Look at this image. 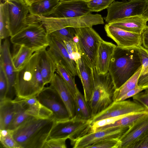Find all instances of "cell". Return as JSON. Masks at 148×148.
I'll return each mask as SVG.
<instances>
[{
  "instance_id": "d6986e66",
  "label": "cell",
  "mask_w": 148,
  "mask_h": 148,
  "mask_svg": "<svg viewBox=\"0 0 148 148\" xmlns=\"http://www.w3.org/2000/svg\"><path fill=\"white\" fill-rule=\"evenodd\" d=\"M51 86L58 92L71 118L76 116L74 98L66 83L57 73H55L50 82Z\"/></svg>"
},
{
  "instance_id": "7bdbcfd3",
  "label": "cell",
  "mask_w": 148,
  "mask_h": 148,
  "mask_svg": "<svg viewBox=\"0 0 148 148\" xmlns=\"http://www.w3.org/2000/svg\"><path fill=\"white\" fill-rule=\"evenodd\" d=\"M131 148H148V133L135 142Z\"/></svg>"
},
{
  "instance_id": "ab89813d",
  "label": "cell",
  "mask_w": 148,
  "mask_h": 148,
  "mask_svg": "<svg viewBox=\"0 0 148 148\" xmlns=\"http://www.w3.org/2000/svg\"><path fill=\"white\" fill-rule=\"evenodd\" d=\"M8 90V80L3 66L0 64V101L6 98Z\"/></svg>"
},
{
  "instance_id": "f1b7e54d",
  "label": "cell",
  "mask_w": 148,
  "mask_h": 148,
  "mask_svg": "<svg viewBox=\"0 0 148 148\" xmlns=\"http://www.w3.org/2000/svg\"><path fill=\"white\" fill-rule=\"evenodd\" d=\"M76 116L78 118L89 120L92 117L89 106L83 96L78 90L74 97Z\"/></svg>"
},
{
  "instance_id": "7c38bea8",
  "label": "cell",
  "mask_w": 148,
  "mask_h": 148,
  "mask_svg": "<svg viewBox=\"0 0 148 148\" xmlns=\"http://www.w3.org/2000/svg\"><path fill=\"white\" fill-rule=\"evenodd\" d=\"M36 97L41 104L52 112L56 121L71 118L58 92L50 86L44 87Z\"/></svg>"
},
{
  "instance_id": "2e32d148",
  "label": "cell",
  "mask_w": 148,
  "mask_h": 148,
  "mask_svg": "<svg viewBox=\"0 0 148 148\" xmlns=\"http://www.w3.org/2000/svg\"><path fill=\"white\" fill-rule=\"evenodd\" d=\"M104 29L107 36L115 41L118 46L131 47L142 45L141 34L129 32L108 23L105 25Z\"/></svg>"
},
{
  "instance_id": "9a60e30c",
  "label": "cell",
  "mask_w": 148,
  "mask_h": 148,
  "mask_svg": "<svg viewBox=\"0 0 148 148\" xmlns=\"http://www.w3.org/2000/svg\"><path fill=\"white\" fill-rule=\"evenodd\" d=\"M0 41V64L3 66L8 83L6 98L12 99L16 95L14 85L16 72L12 61L8 40L5 39L2 44Z\"/></svg>"
},
{
  "instance_id": "4316f807",
  "label": "cell",
  "mask_w": 148,
  "mask_h": 148,
  "mask_svg": "<svg viewBox=\"0 0 148 148\" xmlns=\"http://www.w3.org/2000/svg\"><path fill=\"white\" fill-rule=\"evenodd\" d=\"M14 45L11 55L13 64L16 72L25 64L35 52L23 46Z\"/></svg>"
},
{
  "instance_id": "4fadbf2b",
  "label": "cell",
  "mask_w": 148,
  "mask_h": 148,
  "mask_svg": "<svg viewBox=\"0 0 148 148\" xmlns=\"http://www.w3.org/2000/svg\"><path fill=\"white\" fill-rule=\"evenodd\" d=\"M48 35L49 45L47 51L56 64L61 63L73 75L78 76L76 63L70 57L63 42Z\"/></svg>"
},
{
  "instance_id": "f6af8a7d",
  "label": "cell",
  "mask_w": 148,
  "mask_h": 148,
  "mask_svg": "<svg viewBox=\"0 0 148 148\" xmlns=\"http://www.w3.org/2000/svg\"><path fill=\"white\" fill-rule=\"evenodd\" d=\"M144 90L145 89L141 87H138L133 89L127 92L123 95L119 101L125 100L129 98L132 97L133 96L135 95Z\"/></svg>"
},
{
  "instance_id": "74e56055",
  "label": "cell",
  "mask_w": 148,
  "mask_h": 148,
  "mask_svg": "<svg viewBox=\"0 0 148 148\" xmlns=\"http://www.w3.org/2000/svg\"><path fill=\"white\" fill-rule=\"evenodd\" d=\"M120 144L119 138H109L96 142L88 148H119Z\"/></svg>"
},
{
  "instance_id": "603a6c76",
  "label": "cell",
  "mask_w": 148,
  "mask_h": 148,
  "mask_svg": "<svg viewBox=\"0 0 148 148\" xmlns=\"http://www.w3.org/2000/svg\"><path fill=\"white\" fill-rule=\"evenodd\" d=\"M147 21L142 15H136L108 24L129 32L141 34Z\"/></svg>"
},
{
  "instance_id": "8d00e7d4",
  "label": "cell",
  "mask_w": 148,
  "mask_h": 148,
  "mask_svg": "<svg viewBox=\"0 0 148 148\" xmlns=\"http://www.w3.org/2000/svg\"><path fill=\"white\" fill-rule=\"evenodd\" d=\"M71 58L77 65L78 60L81 57L76 42L73 39L69 41L62 42Z\"/></svg>"
},
{
  "instance_id": "30bf717a",
  "label": "cell",
  "mask_w": 148,
  "mask_h": 148,
  "mask_svg": "<svg viewBox=\"0 0 148 148\" xmlns=\"http://www.w3.org/2000/svg\"><path fill=\"white\" fill-rule=\"evenodd\" d=\"M148 108L141 103L133 100L114 101L105 109L92 117L91 124L107 118L129 114L148 113Z\"/></svg>"
},
{
  "instance_id": "ee69618b",
  "label": "cell",
  "mask_w": 148,
  "mask_h": 148,
  "mask_svg": "<svg viewBox=\"0 0 148 148\" xmlns=\"http://www.w3.org/2000/svg\"><path fill=\"white\" fill-rule=\"evenodd\" d=\"M142 45L148 50V25H146L141 33Z\"/></svg>"
},
{
  "instance_id": "484cf974",
  "label": "cell",
  "mask_w": 148,
  "mask_h": 148,
  "mask_svg": "<svg viewBox=\"0 0 148 148\" xmlns=\"http://www.w3.org/2000/svg\"><path fill=\"white\" fill-rule=\"evenodd\" d=\"M15 111V103L13 100L6 98L0 101V130L7 129Z\"/></svg>"
},
{
  "instance_id": "1f68e13d",
  "label": "cell",
  "mask_w": 148,
  "mask_h": 148,
  "mask_svg": "<svg viewBox=\"0 0 148 148\" xmlns=\"http://www.w3.org/2000/svg\"><path fill=\"white\" fill-rule=\"evenodd\" d=\"M141 69L142 67L120 87L116 90L114 94V101H119L127 92L139 87L138 81Z\"/></svg>"
},
{
  "instance_id": "f35d334b",
  "label": "cell",
  "mask_w": 148,
  "mask_h": 148,
  "mask_svg": "<svg viewBox=\"0 0 148 148\" xmlns=\"http://www.w3.org/2000/svg\"><path fill=\"white\" fill-rule=\"evenodd\" d=\"M115 0H90L87 1L88 7L91 12H99L107 8Z\"/></svg>"
},
{
  "instance_id": "4dcf8cb0",
  "label": "cell",
  "mask_w": 148,
  "mask_h": 148,
  "mask_svg": "<svg viewBox=\"0 0 148 148\" xmlns=\"http://www.w3.org/2000/svg\"><path fill=\"white\" fill-rule=\"evenodd\" d=\"M10 36L9 29V20L7 3L4 1L0 5V40Z\"/></svg>"
},
{
  "instance_id": "83f0119b",
  "label": "cell",
  "mask_w": 148,
  "mask_h": 148,
  "mask_svg": "<svg viewBox=\"0 0 148 148\" xmlns=\"http://www.w3.org/2000/svg\"><path fill=\"white\" fill-rule=\"evenodd\" d=\"M147 115L148 112L127 115L122 117L113 123L98 128L94 132L115 127H130L137 121Z\"/></svg>"
},
{
  "instance_id": "ffe728a7",
  "label": "cell",
  "mask_w": 148,
  "mask_h": 148,
  "mask_svg": "<svg viewBox=\"0 0 148 148\" xmlns=\"http://www.w3.org/2000/svg\"><path fill=\"white\" fill-rule=\"evenodd\" d=\"M77 66L78 76L83 87L84 96L88 104L92 97L94 85L93 68L89 66L82 56L78 60Z\"/></svg>"
},
{
  "instance_id": "5b68a950",
  "label": "cell",
  "mask_w": 148,
  "mask_h": 148,
  "mask_svg": "<svg viewBox=\"0 0 148 148\" xmlns=\"http://www.w3.org/2000/svg\"><path fill=\"white\" fill-rule=\"evenodd\" d=\"M29 19L33 22L41 23L48 34L66 27H92L93 25L104 24L103 18L101 15L91 13L81 16L70 18L30 16Z\"/></svg>"
},
{
  "instance_id": "bcb514c9",
  "label": "cell",
  "mask_w": 148,
  "mask_h": 148,
  "mask_svg": "<svg viewBox=\"0 0 148 148\" xmlns=\"http://www.w3.org/2000/svg\"><path fill=\"white\" fill-rule=\"evenodd\" d=\"M142 16L148 21V0H146L145 7Z\"/></svg>"
},
{
  "instance_id": "c3c4849f",
  "label": "cell",
  "mask_w": 148,
  "mask_h": 148,
  "mask_svg": "<svg viewBox=\"0 0 148 148\" xmlns=\"http://www.w3.org/2000/svg\"><path fill=\"white\" fill-rule=\"evenodd\" d=\"M76 0H60V2H66L70 1Z\"/></svg>"
},
{
  "instance_id": "8fae6325",
  "label": "cell",
  "mask_w": 148,
  "mask_h": 148,
  "mask_svg": "<svg viewBox=\"0 0 148 148\" xmlns=\"http://www.w3.org/2000/svg\"><path fill=\"white\" fill-rule=\"evenodd\" d=\"M8 5L10 37L28 25L29 6L24 0H3Z\"/></svg>"
},
{
  "instance_id": "b9f144b4",
  "label": "cell",
  "mask_w": 148,
  "mask_h": 148,
  "mask_svg": "<svg viewBox=\"0 0 148 148\" xmlns=\"http://www.w3.org/2000/svg\"><path fill=\"white\" fill-rule=\"evenodd\" d=\"M140 92L132 97L133 100L139 102L148 108V88Z\"/></svg>"
},
{
  "instance_id": "f546056e",
  "label": "cell",
  "mask_w": 148,
  "mask_h": 148,
  "mask_svg": "<svg viewBox=\"0 0 148 148\" xmlns=\"http://www.w3.org/2000/svg\"><path fill=\"white\" fill-rule=\"evenodd\" d=\"M142 67L139 76L138 85L145 90L148 88V50L142 45L139 47Z\"/></svg>"
},
{
  "instance_id": "60d3db41",
  "label": "cell",
  "mask_w": 148,
  "mask_h": 148,
  "mask_svg": "<svg viewBox=\"0 0 148 148\" xmlns=\"http://www.w3.org/2000/svg\"><path fill=\"white\" fill-rule=\"evenodd\" d=\"M67 138H53L48 140L43 148H66V140Z\"/></svg>"
},
{
  "instance_id": "ac0fdd59",
  "label": "cell",
  "mask_w": 148,
  "mask_h": 148,
  "mask_svg": "<svg viewBox=\"0 0 148 148\" xmlns=\"http://www.w3.org/2000/svg\"><path fill=\"white\" fill-rule=\"evenodd\" d=\"M148 133V115L134 123L119 138V148H131L136 141Z\"/></svg>"
},
{
  "instance_id": "d590c367",
  "label": "cell",
  "mask_w": 148,
  "mask_h": 148,
  "mask_svg": "<svg viewBox=\"0 0 148 148\" xmlns=\"http://www.w3.org/2000/svg\"><path fill=\"white\" fill-rule=\"evenodd\" d=\"M62 42L72 40L75 35L74 28L66 27L56 30L48 34Z\"/></svg>"
},
{
  "instance_id": "44dd1931",
  "label": "cell",
  "mask_w": 148,
  "mask_h": 148,
  "mask_svg": "<svg viewBox=\"0 0 148 148\" xmlns=\"http://www.w3.org/2000/svg\"><path fill=\"white\" fill-rule=\"evenodd\" d=\"M15 99L21 103L27 114L31 116L42 119L54 117L52 112L41 104L36 97L22 99Z\"/></svg>"
},
{
  "instance_id": "e575fe53",
  "label": "cell",
  "mask_w": 148,
  "mask_h": 148,
  "mask_svg": "<svg viewBox=\"0 0 148 148\" xmlns=\"http://www.w3.org/2000/svg\"><path fill=\"white\" fill-rule=\"evenodd\" d=\"M12 130H0V141L2 146L6 148H22L14 138Z\"/></svg>"
},
{
  "instance_id": "277c9868",
  "label": "cell",
  "mask_w": 148,
  "mask_h": 148,
  "mask_svg": "<svg viewBox=\"0 0 148 148\" xmlns=\"http://www.w3.org/2000/svg\"><path fill=\"white\" fill-rule=\"evenodd\" d=\"M93 71L94 85L92 97L88 103L92 117L105 109L114 101L116 90L109 72L105 74H99L96 67L93 68Z\"/></svg>"
},
{
  "instance_id": "5bb4252c",
  "label": "cell",
  "mask_w": 148,
  "mask_h": 148,
  "mask_svg": "<svg viewBox=\"0 0 148 148\" xmlns=\"http://www.w3.org/2000/svg\"><path fill=\"white\" fill-rule=\"evenodd\" d=\"M130 127H115L96 131L86 134L78 139L71 142L73 148H88L94 143L109 138H119Z\"/></svg>"
},
{
  "instance_id": "7a4b0ae2",
  "label": "cell",
  "mask_w": 148,
  "mask_h": 148,
  "mask_svg": "<svg viewBox=\"0 0 148 148\" xmlns=\"http://www.w3.org/2000/svg\"><path fill=\"white\" fill-rule=\"evenodd\" d=\"M39 52H34L29 60L16 72L14 89L16 98L36 97L45 85L39 67Z\"/></svg>"
},
{
  "instance_id": "3957f363",
  "label": "cell",
  "mask_w": 148,
  "mask_h": 148,
  "mask_svg": "<svg viewBox=\"0 0 148 148\" xmlns=\"http://www.w3.org/2000/svg\"><path fill=\"white\" fill-rule=\"evenodd\" d=\"M55 121L32 116L13 131V137L22 148H43Z\"/></svg>"
},
{
  "instance_id": "52a82bcc",
  "label": "cell",
  "mask_w": 148,
  "mask_h": 148,
  "mask_svg": "<svg viewBox=\"0 0 148 148\" xmlns=\"http://www.w3.org/2000/svg\"><path fill=\"white\" fill-rule=\"evenodd\" d=\"M91 124L76 116L68 119L55 121L50 132L48 139L66 138L71 142L91 133Z\"/></svg>"
},
{
  "instance_id": "7dc6e473",
  "label": "cell",
  "mask_w": 148,
  "mask_h": 148,
  "mask_svg": "<svg viewBox=\"0 0 148 148\" xmlns=\"http://www.w3.org/2000/svg\"><path fill=\"white\" fill-rule=\"evenodd\" d=\"M26 4L29 6L32 3L41 0H24Z\"/></svg>"
},
{
  "instance_id": "681fc988",
  "label": "cell",
  "mask_w": 148,
  "mask_h": 148,
  "mask_svg": "<svg viewBox=\"0 0 148 148\" xmlns=\"http://www.w3.org/2000/svg\"><path fill=\"white\" fill-rule=\"evenodd\" d=\"M124 1H135L136 0H123Z\"/></svg>"
},
{
  "instance_id": "6da1fadb",
  "label": "cell",
  "mask_w": 148,
  "mask_h": 148,
  "mask_svg": "<svg viewBox=\"0 0 148 148\" xmlns=\"http://www.w3.org/2000/svg\"><path fill=\"white\" fill-rule=\"evenodd\" d=\"M142 67L139 47H123L116 46L108 69L116 89L120 87Z\"/></svg>"
},
{
  "instance_id": "cb8c5ba5",
  "label": "cell",
  "mask_w": 148,
  "mask_h": 148,
  "mask_svg": "<svg viewBox=\"0 0 148 148\" xmlns=\"http://www.w3.org/2000/svg\"><path fill=\"white\" fill-rule=\"evenodd\" d=\"M39 67L45 84L50 83L56 70V64L46 49L40 51Z\"/></svg>"
},
{
  "instance_id": "9c48e42d",
  "label": "cell",
  "mask_w": 148,
  "mask_h": 148,
  "mask_svg": "<svg viewBox=\"0 0 148 148\" xmlns=\"http://www.w3.org/2000/svg\"><path fill=\"white\" fill-rule=\"evenodd\" d=\"M146 0L113 1L107 8V14L104 17L107 23L114 22L126 17L142 15Z\"/></svg>"
},
{
  "instance_id": "8992f818",
  "label": "cell",
  "mask_w": 148,
  "mask_h": 148,
  "mask_svg": "<svg viewBox=\"0 0 148 148\" xmlns=\"http://www.w3.org/2000/svg\"><path fill=\"white\" fill-rule=\"evenodd\" d=\"M14 45L23 46L35 52L46 49L49 45L48 35L39 23L29 24L20 32L11 37Z\"/></svg>"
},
{
  "instance_id": "836d02e7",
  "label": "cell",
  "mask_w": 148,
  "mask_h": 148,
  "mask_svg": "<svg viewBox=\"0 0 148 148\" xmlns=\"http://www.w3.org/2000/svg\"><path fill=\"white\" fill-rule=\"evenodd\" d=\"M56 64L57 73L63 79L71 91L74 98L79 90L75 80V76L73 75L61 63Z\"/></svg>"
},
{
  "instance_id": "e0dca14e",
  "label": "cell",
  "mask_w": 148,
  "mask_h": 148,
  "mask_svg": "<svg viewBox=\"0 0 148 148\" xmlns=\"http://www.w3.org/2000/svg\"><path fill=\"white\" fill-rule=\"evenodd\" d=\"M85 0L60 2L50 17L70 18L81 16L91 13ZM48 17V16H47Z\"/></svg>"
},
{
  "instance_id": "d4e9b609",
  "label": "cell",
  "mask_w": 148,
  "mask_h": 148,
  "mask_svg": "<svg viewBox=\"0 0 148 148\" xmlns=\"http://www.w3.org/2000/svg\"><path fill=\"white\" fill-rule=\"evenodd\" d=\"M60 0H41L29 6V15L47 17L51 15L60 3Z\"/></svg>"
},
{
  "instance_id": "f907efd6",
  "label": "cell",
  "mask_w": 148,
  "mask_h": 148,
  "mask_svg": "<svg viewBox=\"0 0 148 148\" xmlns=\"http://www.w3.org/2000/svg\"><path fill=\"white\" fill-rule=\"evenodd\" d=\"M86 1H90V0H85Z\"/></svg>"
},
{
  "instance_id": "d6a6232c",
  "label": "cell",
  "mask_w": 148,
  "mask_h": 148,
  "mask_svg": "<svg viewBox=\"0 0 148 148\" xmlns=\"http://www.w3.org/2000/svg\"><path fill=\"white\" fill-rule=\"evenodd\" d=\"M13 100L15 103V112L13 119L7 129L12 131L32 117L27 114L25 109L20 102L15 99Z\"/></svg>"
},
{
  "instance_id": "7402d4cb",
  "label": "cell",
  "mask_w": 148,
  "mask_h": 148,
  "mask_svg": "<svg viewBox=\"0 0 148 148\" xmlns=\"http://www.w3.org/2000/svg\"><path fill=\"white\" fill-rule=\"evenodd\" d=\"M116 46L103 40L100 42L97 51L96 66L99 74H105L108 72L110 60Z\"/></svg>"
},
{
  "instance_id": "ba28073f",
  "label": "cell",
  "mask_w": 148,
  "mask_h": 148,
  "mask_svg": "<svg viewBox=\"0 0 148 148\" xmlns=\"http://www.w3.org/2000/svg\"><path fill=\"white\" fill-rule=\"evenodd\" d=\"M74 28L75 35L73 39L81 56L91 67H96L98 50L103 39L92 27Z\"/></svg>"
}]
</instances>
